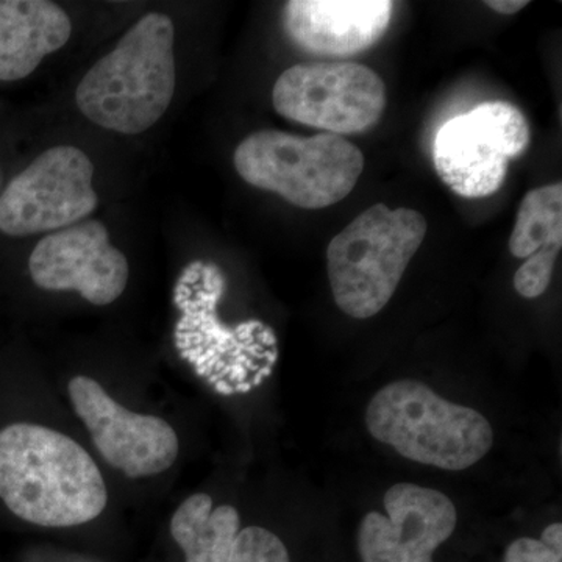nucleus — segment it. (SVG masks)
Instances as JSON below:
<instances>
[{"label": "nucleus", "mask_w": 562, "mask_h": 562, "mask_svg": "<svg viewBox=\"0 0 562 562\" xmlns=\"http://www.w3.org/2000/svg\"><path fill=\"white\" fill-rule=\"evenodd\" d=\"M239 531V513L231 505L214 508L213 498L206 494L191 495L171 520L173 541L183 550L187 562H231Z\"/></svg>", "instance_id": "nucleus-14"}, {"label": "nucleus", "mask_w": 562, "mask_h": 562, "mask_svg": "<svg viewBox=\"0 0 562 562\" xmlns=\"http://www.w3.org/2000/svg\"><path fill=\"white\" fill-rule=\"evenodd\" d=\"M522 111L509 102H486L439 128L432 162L439 179L464 199L490 198L508 176L509 161L530 146Z\"/></svg>", "instance_id": "nucleus-6"}, {"label": "nucleus", "mask_w": 562, "mask_h": 562, "mask_svg": "<svg viewBox=\"0 0 562 562\" xmlns=\"http://www.w3.org/2000/svg\"><path fill=\"white\" fill-rule=\"evenodd\" d=\"M72 33L66 11L47 0H0V80L35 72L47 55L66 46Z\"/></svg>", "instance_id": "nucleus-13"}, {"label": "nucleus", "mask_w": 562, "mask_h": 562, "mask_svg": "<svg viewBox=\"0 0 562 562\" xmlns=\"http://www.w3.org/2000/svg\"><path fill=\"white\" fill-rule=\"evenodd\" d=\"M366 427L406 460L443 471L472 468L494 446L486 417L414 380H398L376 392L366 409Z\"/></svg>", "instance_id": "nucleus-3"}, {"label": "nucleus", "mask_w": 562, "mask_h": 562, "mask_svg": "<svg viewBox=\"0 0 562 562\" xmlns=\"http://www.w3.org/2000/svg\"><path fill=\"white\" fill-rule=\"evenodd\" d=\"M0 501L25 522L66 528L101 516L109 494L83 447L60 431L20 422L0 430Z\"/></svg>", "instance_id": "nucleus-1"}, {"label": "nucleus", "mask_w": 562, "mask_h": 562, "mask_svg": "<svg viewBox=\"0 0 562 562\" xmlns=\"http://www.w3.org/2000/svg\"><path fill=\"white\" fill-rule=\"evenodd\" d=\"M541 541L549 546L550 549L562 552V525L552 524L542 531Z\"/></svg>", "instance_id": "nucleus-20"}, {"label": "nucleus", "mask_w": 562, "mask_h": 562, "mask_svg": "<svg viewBox=\"0 0 562 562\" xmlns=\"http://www.w3.org/2000/svg\"><path fill=\"white\" fill-rule=\"evenodd\" d=\"M561 249L562 246L542 247L517 269L516 276H514V290L520 297L531 301V299L541 297L543 292L549 290L554 262H557Z\"/></svg>", "instance_id": "nucleus-17"}, {"label": "nucleus", "mask_w": 562, "mask_h": 562, "mask_svg": "<svg viewBox=\"0 0 562 562\" xmlns=\"http://www.w3.org/2000/svg\"><path fill=\"white\" fill-rule=\"evenodd\" d=\"M503 562H562V552L550 549L541 539L520 538L506 549Z\"/></svg>", "instance_id": "nucleus-18"}, {"label": "nucleus", "mask_w": 562, "mask_h": 562, "mask_svg": "<svg viewBox=\"0 0 562 562\" xmlns=\"http://www.w3.org/2000/svg\"><path fill=\"white\" fill-rule=\"evenodd\" d=\"M427 231L419 211L391 210L384 203L355 217L327 249L328 280L339 310L353 319L382 312Z\"/></svg>", "instance_id": "nucleus-4"}, {"label": "nucleus", "mask_w": 562, "mask_h": 562, "mask_svg": "<svg viewBox=\"0 0 562 562\" xmlns=\"http://www.w3.org/2000/svg\"><path fill=\"white\" fill-rule=\"evenodd\" d=\"M233 162L246 183L305 210L344 201L364 171L362 151L331 133L305 138L280 131L255 132L238 144Z\"/></svg>", "instance_id": "nucleus-5"}, {"label": "nucleus", "mask_w": 562, "mask_h": 562, "mask_svg": "<svg viewBox=\"0 0 562 562\" xmlns=\"http://www.w3.org/2000/svg\"><path fill=\"white\" fill-rule=\"evenodd\" d=\"M272 103L286 120L331 135H353L382 120L386 88L375 70L360 63H310L281 74Z\"/></svg>", "instance_id": "nucleus-7"}, {"label": "nucleus", "mask_w": 562, "mask_h": 562, "mask_svg": "<svg viewBox=\"0 0 562 562\" xmlns=\"http://www.w3.org/2000/svg\"><path fill=\"white\" fill-rule=\"evenodd\" d=\"M231 562H291L286 546L279 536L261 527L239 531Z\"/></svg>", "instance_id": "nucleus-16"}, {"label": "nucleus", "mask_w": 562, "mask_h": 562, "mask_svg": "<svg viewBox=\"0 0 562 562\" xmlns=\"http://www.w3.org/2000/svg\"><path fill=\"white\" fill-rule=\"evenodd\" d=\"M392 13L391 0H291L284 3L283 25L303 50L344 57L379 43Z\"/></svg>", "instance_id": "nucleus-12"}, {"label": "nucleus", "mask_w": 562, "mask_h": 562, "mask_svg": "<svg viewBox=\"0 0 562 562\" xmlns=\"http://www.w3.org/2000/svg\"><path fill=\"white\" fill-rule=\"evenodd\" d=\"M68 391L74 412L111 468L131 479L172 468L179 457V438L168 422L124 408L90 376H74Z\"/></svg>", "instance_id": "nucleus-9"}, {"label": "nucleus", "mask_w": 562, "mask_h": 562, "mask_svg": "<svg viewBox=\"0 0 562 562\" xmlns=\"http://www.w3.org/2000/svg\"><path fill=\"white\" fill-rule=\"evenodd\" d=\"M486 5L506 16V14L519 13L525 7L530 5V2L528 0H490Z\"/></svg>", "instance_id": "nucleus-19"}, {"label": "nucleus", "mask_w": 562, "mask_h": 562, "mask_svg": "<svg viewBox=\"0 0 562 562\" xmlns=\"http://www.w3.org/2000/svg\"><path fill=\"white\" fill-rule=\"evenodd\" d=\"M386 516L366 514L358 530L362 562H432V553L457 528L453 502L413 483L394 484L383 498Z\"/></svg>", "instance_id": "nucleus-11"}, {"label": "nucleus", "mask_w": 562, "mask_h": 562, "mask_svg": "<svg viewBox=\"0 0 562 562\" xmlns=\"http://www.w3.org/2000/svg\"><path fill=\"white\" fill-rule=\"evenodd\" d=\"M94 165L76 146L38 155L0 194V232L24 238L72 227L98 209Z\"/></svg>", "instance_id": "nucleus-8"}, {"label": "nucleus", "mask_w": 562, "mask_h": 562, "mask_svg": "<svg viewBox=\"0 0 562 562\" xmlns=\"http://www.w3.org/2000/svg\"><path fill=\"white\" fill-rule=\"evenodd\" d=\"M549 246H562L561 183L546 184L525 195L509 238V251L525 260Z\"/></svg>", "instance_id": "nucleus-15"}, {"label": "nucleus", "mask_w": 562, "mask_h": 562, "mask_svg": "<svg viewBox=\"0 0 562 562\" xmlns=\"http://www.w3.org/2000/svg\"><path fill=\"white\" fill-rule=\"evenodd\" d=\"M176 27L149 13L95 61L76 91L77 106L92 124L122 135L149 131L171 105L177 87Z\"/></svg>", "instance_id": "nucleus-2"}, {"label": "nucleus", "mask_w": 562, "mask_h": 562, "mask_svg": "<svg viewBox=\"0 0 562 562\" xmlns=\"http://www.w3.org/2000/svg\"><path fill=\"white\" fill-rule=\"evenodd\" d=\"M29 272L46 291H77L92 305L116 302L131 277L128 261L110 241L99 221H87L41 239L29 258Z\"/></svg>", "instance_id": "nucleus-10"}]
</instances>
